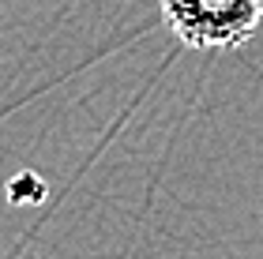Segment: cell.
I'll list each match as a JSON object with an SVG mask.
<instances>
[{
  "label": "cell",
  "mask_w": 263,
  "mask_h": 259,
  "mask_svg": "<svg viewBox=\"0 0 263 259\" xmlns=\"http://www.w3.org/2000/svg\"><path fill=\"white\" fill-rule=\"evenodd\" d=\"M173 38L199 53H230L252 42L263 23L259 0H158Z\"/></svg>",
  "instance_id": "6da1fadb"
},
{
  "label": "cell",
  "mask_w": 263,
  "mask_h": 259,
  "mask_svg": "<svg viewBox=\"0 0 263 259\" xmlns=\"http://www.w3.org/2000/svg\"><path fill=\"white\" fill-rule=\"evenodd\" d=\"M259 8H263V0H259Z\"/></svg>",
  "instance_id": "7a4b0ae2"
}]
</instances>
